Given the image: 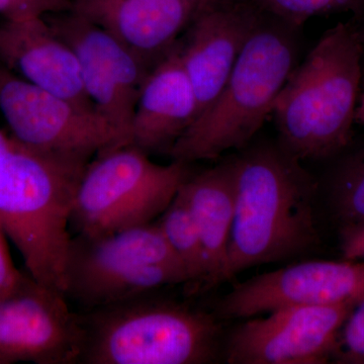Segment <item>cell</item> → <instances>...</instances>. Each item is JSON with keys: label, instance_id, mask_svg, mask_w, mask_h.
<instances>
[{"label": "cell", "instance_id": "cell-1", "mask_svg": "<svg viewBox=\"0 0 364 364\" xmlns=\"http://www.w3.org/2000/svg\"><path fill=\"white\" fill-rule=\"evenodd\" d=\"M236 202L220 284L248 268L291 259L318 240L316 182L279 142H262L234 156Z\"/></svg>", "mask_w": 364, "mask_h": 364}, {"label": "cell", "instance_id": "cell-2", "mask_svg": "<svg viewBox=\"0 0 364 364\" xmlns=\"http://www.w3.org/2000/svg\"><path fill=\"white\" fill-rule=\"evenodd\" d=\"M91 159L32 149L13 139L0 160V225L26 272L63 294L74 200Z\"/></svg>", "mask_w": 364, "mask_h": 364}, {"label": "cell", "instance_id": "cell-3", "mask_svg": "<svg viewBox=\"0 0 364 364\" xmlns=\"http://www.w3.org/2000/svg\"><path fill=\"white\" fill-rule=\"evenodd\" d=\"M363 42L349 23L330 28L280 91L272 112L277 142L299 161L335 156L350 142Z\"/></svg>", "mask_w": 364, "mask_h": 364}, {"label": "cell", "instance_id": "cell-4", "mask_svg": "<svg viewBox=\"0 0 364 364\" xmlns=\"http://www.w3.org/2000/svg\"><path fill=\"white\" fill-rule=\"evenodd\" d=\"M299 30L263 14L219 95L170 151L172 160H215L250 144L298 65Z\"/></svg>", "mask_w": 364, "mask_h": 364}, {"label": "cell", "instance_id": "cell-5", "mask_svg": "<svg viewBox=\"0 0 364 364\" xmlns=\"http://www.w3.org/2000/svg\"><path fill=\"white\" fill-rule=\"evenodd\" d=\"M153 294V293H152ZM79 314L85 364H205L221 350L215 314L151 294Z\"/></svg>", "mask_w": 364, "mask_h": 364}, {"label": "cell", "instance_id": "cell-6", "mask_svg": "<svg viewBox=\"0 0 364 364\" xmlns=\"http://www.w3.org/2000/svg\"><path fill=\"white\" fill-rule=\"evenodd\" d=\"M156 223L112 233L72 237L64 296L85 310L188 284Z\"/></svg>", "mask_w": 364, "mask_h": 364}, {"label": "cell", "instance_id": "cell-7", "mask_svg": "<svg viewBox=\"0 0 364 364\" xmlns=\"http://www.w3.org/2000/svg\"><path fill=\"white\" fill-rule=\"evenodd\" d=\"M129 144L102 151L79 181L72 212L76 235L97 236L155 222L193 176L191 163L158 164Z\"/></svg>", "mask_w": 364, "mask_h": 364}, {"label": "cell", "instance_id": "cell-8", "mask_svg": "<svg viewBox=\"0 0 364 364\" xmlns=\"http://www.w3.org/2000/svg\"><path fill=\"white\" fill-rule=\"evenodd\" d=\"M0 112L11 138L32 149L93 158L130 144L97 112L32 85L2 64Z\"/></svg>", "mask_w": 364, "mask_h": 364}, {"label": "cell", "instance_id": "cell-9", "mask_svg": "<svg viewBox=\"0 0 364 364\" xmlns=\"http://www.w3.org/2000/svg\"><path fill=\"white\" fill-rule=\"evenodd\" d=\"M46 20L75 53L95 111L131 144L136 100L149 69L111 33L75 11Z\"/></svg>", "mask_w": 364, "mask_h": 364}, {"label": "cell", "instance_id": "cell-10", "mask_svg": "<svg viewBox=\"0 0 364 364\" xmlns=\"http://www.w3.org/2000/svg\"><path fill=\"white\" fill-rule=\"evenodd\" d=\"M82 328L61 291L28 272L0 296V364L79 363Z\"/></svg>", "mask_w": 364, "mask_h": 364}, {"label": "cell", "instance_id": "cell-11", "mask_svg": "<svg viewBox=\"0 0 364 364\" xmlns=\"http://www.w3.org/2000/svg\"><path fill=\"white\" fill-rule=\"evenodd\" d=\"M354 305L287 306L242 323L225 346L230 364H323Z\"/></svg>", "mask_w": 364, "mask_h": 364}, {"label": "cell", "instance_id": "cell-12", "mask_svg": "<svg viewBox=\"0 0 364 364\" xmlns=\"http://www.w3.org/2000/svg\"><path fill=\"white\" fill-rule=\"evenodd\" d=\"M364 299V261L309 260L256 275L218 304L220 320L248 318L287 306L355 305Z\"/></svg>", "mask_w": 364, "mask_h": 364}, {"label": "cell", "instance_id": "cell-13", "mask_svg": "<svg viewBox=\"0 0 364 364\" xmlns=\"http://www.w3.org/2000/svg\"><path fill=\"white\" fill-rule=\"evenodd\" d=\"M263 14L251 0H200L178 39L198 114L219 95Z\"/></svg>", "mask_w": 364, "mask_h": 364}, {"label": "cell", "instance_id": "cell-14", "mask_svg": "<svg viewBox=\"0 0 364 364\" xmlns=\"http://www.w3.org/2000/svg\"><path fill=\"white\" fill-rule=\"evenodd\" d=\"M198 116V97L177 40L144 79L132 122L131 144L148 154L169 155Z\"/></svg>", "mask_w": 364, "mask_h": 364}, {"label": "cell", "instance_id": "cell-15", "mask_svg": "<svg viewBox=\"0 0 364 364\" xmlns=\"http://www.w3.org/2000/svg\"><path fill=\"white\" fill-rule=\"evenodd\" d=\"M200 0H74L73 9L152 68L186 31Z\"/></svg>", "mask_w": 364, "mask_h": 364}, {"label": "cell", "instance_id": "cell-16", "mask_svg": "<svg viewBox=\"0 0 364 364\" xmlns=\"http://www.w3.org/2000/svg\"><path fill=\"white\" fill-rule=\"evenodd\" d=\"M0 64L42 90L95 111L75 53L46 18L0 23Z\"/></svg>", "mask_w": 364, "mask_h": 364}, {"label": "cell", "instance_id": "cell-17", "mask_svg": "<svg viewBox=\"0 0 364 364\" xmlns=\"http://www.w3.org/2000/svg\"><path fill=\"white\" fill-rule=\"evenodd\" d=\"M182 188L202 243L205 274L200 291H208L220 284L233 228L236 202L234 157L193 174Z\"/></svg>", "mask_w": 364, "mask_h": 364}, {"label": "cell", "instance_id": "cell-18", "mask_svg": "<svg viewBox=\"0 0 364 364\" xmlns=\"http://www.w3.org/2000/svg\"><path fill=\"white\" fill-rule=\"evenodd\" d=\"M155 223L186 270L191 291H200L205 274L202 243L182 186Z\"/></svg>", "mask_w": 364, "mask_h": 364}, {"label": "cell", "instance_id": "cell-19", "mask_svg": "<svg viewBox=\"0 0 364 364\" xmlns=\"http://www.w3.org/2000/svg\"><path fill=\"white\" fill-rule=\"evenodd\" d=\"M330 200L342 226L364 221V147L348 155L335 170Z\"/></svg>", "mask_w": 364, "mask_h": 364}, {"label": "cell", "instance_id": "cell-20", "mask_svg": "<svg viewBox=\"0 0 364 364\" xmlns=\"http://www.w3.org/2000/svg\"><path fill=\"white\" fill-rule=\"evenodd\" d=\"M261 13L299 28L315 16L364 11V0H251Z\"/></svg>", "mask_w": 364, "mask_h": 364}, {"label": "cell", "instance_id": "cell-21", "mask_svg": "<svg viewBox=\"0 0 364 364\" xmlns=\"http://www.w3.org/2000/svg\"><path fill=\"white\" fill-rule=\"evenodd\" d=\"M332 358L338 363L364 364V299L345 318Z\"/></svg>", "mask_w": 364, "mask_h": 364}, {"label": "cell", "instance_id": "cell-22", "mask_svg": "<svg viewBox=\"0 0 364 364\" xmlns=\"http://www.w3.org/2000/svg\"><path fill=\"white\" fill-rule=\"evenodd\" d=\"M74 0H0L4 21H18L46 18L73 9Z\"/></svg>", "mask_w": 364, "mask_h": 364}, {"label": "cell", "instance_id": "cell-23", "mask_svg": "<svg viewBox=\"0 0 364 364\" xmlns=\"http://www.w3.org/2000/svg\"><path fill=\"white\" fill-rule=\"evenodd\" d=\"M6 237L4 228L0 225V296L14 289L23 274L14 267L7 248Z\"/></svg>", "mask_w": 364, "mask_h": 364}, {"label": "cell", "instance_id": "cell-24", "mask_svg": "<svg viewBox=\"0 0 364 364\" xmlns=\"http://www.w3.org/2000/svg\"><path fill=\"white\" fill-rule=\"evenodd\" d=\"M341 250L343 259L358 260L364 251V221L342 226Z\"/></svg>", "mask_w": 364, "mask_h": 364}, {"label": "cell", "instance_id": "cell-25", "mask_svg": "<svg viewBox=\"0 0 364 364\" xmlns=\"http://www.w3.org/2000/svg\"><path fill=\"white\" fill-rule=\"evenodd\" d=\"M13 145V138L0 131V160L2 159Z\"/></svg>", "mask_w": 364, "mask_h": 364}, {"label": "cell", "instance_id": "cell-26", "mask_svg": "<svg viewBox=\"0 0 364 364\" xmlns=\"http://www.w3.org/2000/svg\"><path fill=\"white\" fill-rule=\"evenodd\" d=\"M356 122L363 124L364 126V92L361 95L360 100L358 105V111H356Z\"/></svg>", "mask_w": 364, "mask_h": 364}, {"label": "cell", "instance_id": "cell-27", "mask_svg": "<svg viewBox=\"0 0 364 364\" xmlns=\"http://www.w3.org/2000/svg\"><path fill=\"white\" fill-rule=\"evenodd\" d=\"M358 260L364 261V251L363 253L360 254V256H359Z\"/></svg>", "mask_w": 364, "mask_h": 364}]
</instances>
